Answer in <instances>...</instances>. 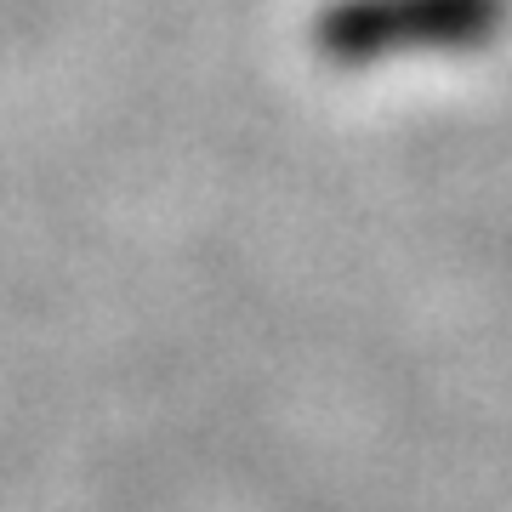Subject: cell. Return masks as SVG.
Masks as SVG:
<instances>
[{
  "instance_id": "1",
  "label": "cell",
  "mask_w": 512,
  "mask_h": 512,
  "mask_svg": "<svg viewBox=\"0 0 512 512\" xmlns=\"http://www.w3.org/2000/svg\"><path fill=\"white\" fill-rule=\"evenodd\" d=\"M507 29L512 0H325L308 40L336 69H370L416 52H484Z\"/></svg>"
}]
</instances>
